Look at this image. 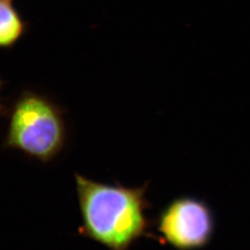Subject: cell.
Returning a JSON list of instances; mask_svg holds the SVG:
<instances>
[{"instance_id": "6da1fadb", "label": "cell", "mask_w": 250, "mask_h": 250, "mask_svg": "<svg viewBox=\"0 0 250 250\" xmlns=\"http://www.w3.org/2000/svg\"><path fill=\"white\" fill-rule=\"evenodd\" d=\"M74 179L82 217L80 234L108 250H129L137 239L148 235V183L127 188L119 183H99L79 173Z\"/></svg>"}, {"instance_id": "7a4b0ae2", "label": "cell", "mask_w": 250, "mask_h": 250, "mask_svg": "<svg viewBox=\"0 0 250 250\" xmlns=\"http://www.w3.org/2000/svg\"><path fill=\"white\" fill-rule=\"evenodd\" d=\"M66 144L67 129L59 107L43 95L21 93L11 107L3 147L49 163L62 154Z\"/></svg>"}, {"instance_id": "3957f363", "label": "cell", "mask_w": 250, "mask_h": 250, "mask_svg": "<svg viewBox=\"0 0 250 250\" xmlns=\"http://www.w3.org/2000/svg\"><path fill=\"white\" fill-rule=\"evenodd\" d=\"M156 226L162 239L174 250H202L214 234V214L204 200L180 197L161 210Z\"/></svg>"}, {"instance_id": "277c9868", "label": "cell", "mask_w": 250, "mask_h": 250, "mask_svg": "<svg viewBox=\"0 0 250 250\" xmlns=\"http://www.w3.org/2000/svg\"><path fill=\"white\" fill-rule=\"evenodd\" d=\"M25 21L12 0H0V48H11L26 33Z\"/></svg>"}, {"instance_id": "5b68a950", "label": "cell", "mask_w": 250, "mask_h": 250, "mask_svg": "<svg viewBox=\"0 0 250 250\" xmlns=\"http://www.w3.org/2000/svg\"><path fill=\"white\" fill-rule=\"evenodd\" d=\"M3 83H4L3 81L0 79V110H1V108H2V107H1V90L3 88Z\"/></svg>"}]
</instances>
